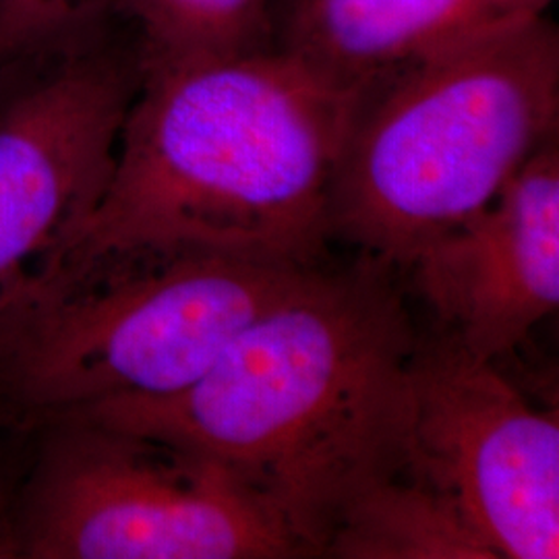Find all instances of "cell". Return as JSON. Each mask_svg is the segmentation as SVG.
<instances>
[{"mask_svg": "<svg viewBox=\"0 0 559 559\" xmlns=\"http://www.w3.org/2000/svg\"><path fill=\"white\" fill-rule=\"evenodd\" d=\"M106 0H0V73L87 20Z\"/></svg>", "mask_w": 559, "mask_h": 559, "instance_id": "obj_12", "label": "cell"}, {"mask_svg": "<svg viewBox=\"0 0 559 559\" xmlns=\"http://www.w3.org/2000/svg\"><path fill=\"white\" fill-rule=\"evenodd\" d=\"M559 29L547 15L459 41L365 87L330 195V239L406 267L558 138Z\"/></svg>", "mask_w": 559, "mask_h": 559, "instance_id": "obj_3", "label": "cell"}, {"mask_svg": "<svg viewBox=\"0 0 559 559\" xmlns=\"http://www.w3.org/2000/svg\"><path fill=\"white\" fill-rule=\"evenodd\" d=\"M321 558L498 559L459 503L415 471L371 487L342 516Z\"/></svg>", "mask_w": 559, "mask_h": 559, "instance_id": "obj_10", "label": "cell"}, {"mask_svg": "<svg viewBox=\"0 0 559 559\" xmlns=\"http://www.w3.org/2000/svg\"><path fill=\"white\" fill-rule=\"evenodd\" d=\"M441 334L480 359L512 353L559 307V147L547 141L500 195L404 267Z\"/></svg>", "mask_w": 559, "mask_h": 559, "instance_id": "obj_8", "label": "cell"}, {"mask_svg": "<svg viewBox=\"0 0 559 559\" xmlns=\"http://www.w3.org/2000/svg\"><path fill=\"white\" fill-rule=\"evenodd\" d=\"M313 267L191 249L64 258L0 321V429L177 394Z\"/></svg>", "mask_w": 559, "mask_h": 559, "instance_id": "obj_4", "label": "cell"}, {"mask_svg": "<svg viewBox=\"0 0 559 559\" xmlns=\"http://www.w3.org/2000/svg\"><path fill=\"white\" fill-rule=\"evenodd\" d=\"M362 92L280 46L141 67L112 177L67 258L191 249L321 265Z\"/></svg>", "mask_w": 559, "mask_h": 559, "instance_id": "obj_2", "label": "cell"}, {"mask_svg": "<svg viewBox=\"0 0 559 559\" xmlns=\"http://www.w3.org/2000/svg\"><path fill=\"white\" fill-rule=\"evenodd\" d=\"M141 67L226 59L276 46L272 0H110Z\"/></svg>", "mask_w": 559, "mask_h": 559, "instance_id": "obj_11", "label": "cell"}, {"mask_svg": "<svg viewBox=\"0 0 559 559\" xmlns=\"http://www.w3.org/2000/svg\"><path fill=\"white\" fill-rule=\"evenodd\" d=\"M140 81L138 41L110 4L0 73V321L94 216Z\"/></svg>", "mask_w": 559, "mask_h": 559, "instance_id": "obj_6", "label": "cell"}, {"mask_svg": "<svg viewBox=\"0 0 559 559\" xmlns=\"http://www.w3.org/2000/svg\"><path fill=\"white\" fill-rule=\"evenodd\" d=\"M408 468L459 503L498 559L559 558L558 411L438 332L411 362Z\"/></svg>", "mask_w": 559, "mask_h": 559, "instance_id": "obj_7", "label": "cell"}, {"mask_svg": "<svg viewBox=\"0 0 559 559\" xmlns=\"http://www.w3.org/2000/svg\"><path fill=\"white\" fill-rule=\"evenodd\" d=\"M554 0H293L276 46L348 87L512 21L545 15Z\"/></svg>", "mask_w": 559, "mask_h": 559, "instance_id": "obj_9", "label": "cell"}, {"mask_svg": "<svg viewBox=\"0 0 559 559\" xmlns=\"http://www.w3.org/2000/svg\"><path fill=\"white\" fill-rule=\"evenodd\" d=\"M417 344L390 265L360 255L348 270H309L189 388L71 417L221 462L321 558L346 510L408 471Z\"/></svg>", "mask_w": 559, "mask_h": 559, "instance_id": "obj_1", "label": "cell"}, {"mask_svg": "<svg viewBox=\"0 0 559 559\" xmlns=\"http://www.w3.org/2000/svg\"><path fill=\"white\" fill-rule=\"evenodd\" d=\"M307 558L221 462L102 420L32 431L21 559Z\"/></svg>", "mask_w": 559, "mask_h": 559, "instance_id": "obj_5", "label": "cell"}, {"mask_svg": "<svg viewBox=\"0 0 559 559\" xmlns=\"http://www.w3.org/2000/svg\"><path fill=\"white\" fill-rule=\"evenodd\" d=\"M32 433L0 429V559H21V498Z\"/></svg>", "mask_w": 559, "mask_h": 559, "instance_id": "obj_13", "label": "cell"}]
</instances>
